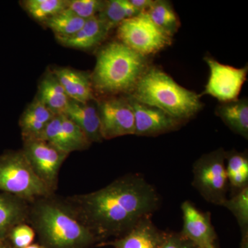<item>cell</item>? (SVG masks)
<instances>
[{
    "instance_id": "4dcf8cb0",
    "label": "cell",
    "mask_w": 248,
    "mask_h": 248,
    "mask_svg": "<svg viewBox=\"0 0 248 248\" xmlns=\"http://www.w3.org/2000/svg\"><path fill=\"white\" fill-rule=\"evenodd\" d=\"M129 1L140 13L146 12L153 2V0H129Z\"/></svg>"
},
{
    "instance_id": "ffe728a7",
    "label": "cell",
    "mask_w": 248,
    "mask_h": 248,
    "mask_svg": "<svg viewBox=\"0 0 248 248\" xmlns=\"http://www.w3.org/2000/svg\"><path fill=\"white\" fill-rule=\"evenodd\" d=\"M37 97L55 115L64 114L71 100L53 73L41 80Z\"/></svg>"
},
{
    "instance_id": "277c9868",
    "label": "cell",
    "mask_w": 248,
    "mask_h": 248,
    "mask_svg": "<svg viewBox=\"0 0 248 248\" xmlns=\"http://www.w3.org/2000/svg\"><path fill=\"white\" fill-rule=\"evenodd\" d=\"M148 67L146 57L120 41L110 42L97 54L91 75L93 89L102 94H130Z\"/></svg>"
},
{
    "instance_id": "ac0fdd59",
    "label": "cell",
    "mask_w": 248,
    "mask_h": 248,
    "mask_svg": "<svg viewBox=\"0 0 248 248\" xmlns=\"http://www.w3.org/2000/svg\"><path fill=\"white\" fill-rule=\"evenodd\" d=\"M64 115L82 130L91 143L103 141L99 111L95 105L90 102L81 104L71 100Z\"/></svg>"
},
{
    "instance_id": "9a60e30c",
    "label": "cell",
    "mask_w": 248,
    "mask_h": 248,
    "mask_svg": "<svg viewBox=\"0 0 248 248\" xmlns=\"http://www.w3.org/2000/svg\"><path fill=\"white\" fill-rule=\"evenodd\" d=\"M52 73L71 100L81 104L94 100V89L89 75L70 68H55Z\"/></svg>"
},
{
    "instance_id": "5b68a950",
    "label": "cell",
    "mask_w": 248,
    "mask_h": 248,
    "mask_svg": "<svg viewBox=\"0 0 248 248\" xmlns=\"http://www.w3.org/2000/svg\"><path fill=\"white\" fill-rule=\"evenodd\" d=\"M0 192L29 203L55 194L36 175L22 150L0 155Z\"/></svg>"
},
{
    "instance_id": "cb8c5ba5",
    "label": "cell",
    "mask_w": 248,
    "mask_h": 248,
    "mask_svg": "<svg viewBox=\"0 0 248 248\" xmlns=\"http://www.w3.org/2000/svg\"><path fill=\"white\" fill-rule=\"evenodd\" d=\"M145 13L156 27L172 37L180 26L179 18L169 1H153L151 7Z\"/></svg>"
},
{
    "instance_id": "8992f818",
    "label": "cell",
    "mask_w": 248,
    "mask_h": 248,
    "mask_svg": "<svg viewBox=\"0 0 248 248\" xmlns=\"http://www.w3.org/2000/svg\"><path fill=\"white\" fill-rule=\"evenodd\" d=\"M192 172V185L204 200L223 206L228 199L229 184L226 170V151L218 148L203 155L195 161Z\"/></svg>"
},
{
    "instance_id": "44dd1931",
    "label": "cell",
    "mask_w": 248,
    "mask_h": 248,
    "mask_svg": "<svg viewBox=\"0 0 248 248\" xmlns=\"http://www.w3.org/2000/svg\"><path fill=\"white\" fill-rule=\"evenodd\" d=\"M217 115L235 133L248 139V101L247 98L223 103L217 108Z\"/></svg>"
},
{
    "instance_id": "5bb4252c",
    "label": "cell",
    "mask_w": 248,
    "mask_h": 248,
    "mask_svg": "<svg viewBox=\"0 0 248 248\" xmlns=\"http://www.w3.org/2000/svg\"><path fill=\"white\" fill-rule=\"evenodd\" d=\"M165 233L155 226L151 217H148L141 219L125 234L109 243L100 245H109L114 248H160Z\"/></svg>"
},
{
    "instance_id": "1f68e13d",
    "label": "cell",
    "mask_w": 248,
    "mask_h": 248,
    "mask_svg": "<svg viewBox=\"0 0 248 248\" xmlns=\"http://www.w3.org/2000/svg\"><path fill=\"white\" fill-rule=\"evenodd\" d=\"M0 248H14L8 239H0Z\"/></svg>"
},
{
    "instance_id": "4fadbf2b",
    "label": "cell",
    "mask_w": 248,
    "mask_h": 248,
    "mask_svg": "<svg viewBox=\"0 0 248 248\" xmlns=\"http://www.w3.org/2000/svg\"><path fill=\"white\" fill-rule=\"evenodd\" d=\"M183 229L181 233L197 247L203 248L215 245L217 234L209 213H203L189 201L182 204Z\"/></svg>"
},
{
    "instance_id": "d4e9b609",
    "label": "cell",
    "mask_w": 248,
    "mask_h": 248,
    "mask_svg": "<svg viewBox=\"0 0 248 248\" xmlns=\"http://www.w3.org/2000/svg\"><path fill=\"white\" fill-rule=\"evenodd\" d=\"M86 19H82L66 9L46 22L55 35L57 40H63L75 35L84 25Z\"/></svg>"
},
{
    "instance_id": "6da1fadb",
    "label": "cell",
    "mask_w": 248,
    "mask_h": 248,
    "mask_svg": "<svg viewBox=\"0 0 248 248\" xmlns=\"http://www.w3.org/2000/svg\"><path fill=\"white\" fill-rule=\"evenodd\" d=\"M98 240L120 237L159 207L154 186L141 174H128L89 193L66 197Z\"/></svg>"
},
{
    "instance_id": "7402d4cb",
    "label": "cell",
    "mask_w": 248,
    "mask_h": 248,
    "mask_svg": "<svg viewBox=\"0 0 248 248\" xmlns=\"http://www.w3.org/2000/svg\"><path fill=\"white\" fill-rule=\"evenodd\" d=\"M226 170L228 184L239 191L248 186V157L245 153L226 152Z\"/></svg>"
},
{
    "instance_id": "4316f807",
    "label": "cell",
    "mask_w": 248,
    "mask_h": 248,
    "mask_svg": "<svg viewBox=\"0 0 248 248\" xmlns=\"http://www.w3.org/2000/svg\"><path fill=\"white\" fill-rule=\"evenodd\" d=\"M106 1L99 0H71L67 9L82 19H88L99 14L105 6Z\"/></svg>"
},
{
    "instance_id": "7a4b0ae2",
    "label": "cell",
    "mask_w": 248,
    "mask_h": 248,
    "mask_svg": "<svg viewBox=\"0 0 248 248\" xmlns=\"http://www.w3.org/2000/svg\"><path fill=\"white\" fill-rule=\"evenodd\" d=\"M27 223L44 248H90L98 243L71 203L55 194L29 203Z\"/></svg>"
},
{
    "instance_id": "8fae6325",
    "label": "cell",
    "mask_w": 248,
    "mask_h": 248,
    "mask_svg": "<svg viewBox=\"0 0 248 248\" xmlns=\"http://www.w3.org/2000/svg\"><path fill=\"white\" fill-rule=\"evenodd\" d=\"M39 139L68 155L87 150L92 144L82 130L64 114L55 115Z\"/></svg>"
},
{
    "instance_id": "603a6c76",
    "label": "cell",
    "mask_w": 248,
    "mask_h": 248,
    "mask_svg": "<svg viewBox=\"0 0 248 248\" xmlns=\"http://www.w3.org/2000/svg\"><path fill=\"white\" fill-rule=\"evenodd\" d=\"M223 207L232 213L240 227L241 248H248V186L227 199Z\"/></svg>"
},
{
    "instance_id": "484cf974",
    "label": "cell",
    "mask_w": 248,
    "mask_h": 248,
    "mask_svg": "<svg viewBox=\"0 0 248 248\" xmlns=\"http://www.w3.org/2000/svg\"><path fill=\"white\" fill-rule=\"evenodd\" d=\"M66 0H27L23 1L24 9L31 17L46 24L57 14L67 8Z\"/></svg>"
},
{
    "instance_id": "ba28073f",
    "label": "cell",
    "mask_w": 248,
    "mask_h": 248,
    "mask_svg": "<svg viewBox=\"0 0 248 248\" xmlns=\"http://www.w3.org/2000/svg\"><path fill=\"white\" fill-rule=\"evenodd\" d=\"M22 150L36 175L55 193L60 170L69 155L40 139L23 141Z\"/></svg>"
},
{
    "instance_id": "30bf717a",
    "label": "cell",
    "mask_w": 248,
    "mask_h": 248,
    "mask_svg": "<svg viewBox=\"0 0 248 248\" xmlns=\"http://www.w3.org/2000/svg\"><path fill=\"white\" fill-rule=\"evenodd\" d=\"M97 108L103 140L135 135V115L128 97L108 98Z\"/></svg>"
},
{
    "instance_id": "d6a6232c",
    "label": "cell",
    "mask_w": 248,
    "mask_h": 248,
    "mask_svg": "<svg viewBox=\"0 0 248 248\" xmlns=\"http://www.w3.org/2000/svg\"><path fill=\"white\" fill-rule=\"evenodd\" d=\"M25 248H44L41 246L40 244H39L38 243H36V244H33L32 243V244H31L30 246H28V247Z\"/></svg>"
},
{
    "instance_id": "e0dca14e",
    "label": "cell",
    "mask_w": 248,
    "mask_h": 248,
    "mask_svg": "<svg viewBox=\"0 0 248 248\" xmlns=\"http://www.w3.org/2000/svg\"><path fill=\"white\" fill-rule=\"evenodd\" d=\"M55 115L36 97L23 112L19 121L23 141L36 140Z\"/></svg>"
},
{
    "instance_id": "d6986e66",
    "label": "cell",
    "mask_w": 248,
    "mask_h": 248,
    "mask_svg": "<svg viewBox=\"0 0 248 248\" xmlns=\"http://www.w3.org/2000/svg\"><path fill=\"white\" fill-rule=\"evenodd\" d=\"M29 211V202L0 192V239H7L14 226L27 222Z\"/></svg>"
},
{
    "instance_id": "9c48e42d",
    "label": "cell",
    "mask_w": 248,
    "mask_h": 248,
    "mask_svg": "<svg viewBox=\"0 0 248 248\" xmlns=\"http://www.w3.org/2000/svg\"><path fill=\"white\" fill-rule=\"evenodd\" d=\"M210 68V76L203 94H208L222 103L238 99L246 82L248 66L238 68L222 64L215 59L204 58Z\"/></svg>"
},
{
    "instance_id": "83f0119b",
    "label": "cell",
    "mask_w": 248,
    "mask_h": 248,
    "mask_svg": "<svg viewBox=\"0 0 248 248\" xmlns=\"http://www.w3.org/2000/svg\"><path fill=\"white\" fill-rule=\"evenodd\" d=\"M97 16L107 23L110 29L120 25L121 23L127 19L123 0L106 1L104 9Z\"/></svg>"
},
{
    "instance_id": "52a82bcc",
    "label": "cell",
    "mask_w": 248,
    "mask_h": 248,
    "mask_svg": "<svg viewBox=\"0 0 248 248\" xmlns=\"http://www.w3.org/2000/svg\"><path fill=\"white\" fill-rule=\"evenodd\" d=\"M117 35L121 42L145 57L172 43V36L156 27L146 13L123 21L118 26Z\"/></svg>"
},
{
    "instance_id": "836d02e7",
    "label": "cell",
    "mask_w": 248,
    "mask_h": 248,
    "mask_svg": "<svg viewBox=\"0 0 248 248\" xmlns=\"http://www.w3.org/2000/svg\"><path fill=\"white\" fill-rule=\"evenodd\" d=\"M203 248H215V245H213V246H208V247Z\"/></svg>"
},
{
    "instance_id": "3957f363",
    "label": "cell",
    "mask_w": 248,
    "mask_h": 248,
    "mask_svg": "<svg viewBox=\"0 0 248 248\" xmlns=\"http://www.w3.org/2000/svg\"><path fill=\"white\" fill-rule=\"evenodd\" d=\"M129 96L157 108L181 122L190 119L203 108L200 95L178 84L156 66L148 67Z\"/></svg>"
},
{
    "instance_id": "7c38bea8",
    "label": "cell",
    "mask_w": 248,
    "mask_h": 248,
    "mask_svg": "<svg viewBox=\"0 0 248 248\" xmlns=\"http://www.w3.org/2000/svg\"><path fill=\"white\" fill-rule=\"evenodd\" d=\"M128 97L135 115L137 136H156L173 131L182 124L157 108L142 104L130 96Z\"/></svg>"
},
{
    "instance_id": "f1b7e54d",
    "label": "cell",
    "mask_w": 248,
    "mask_h": 248,
    "mask_svg": "<svg viewBox=\"0 0 248 248\" xmlns=\"http://www.w3.org/2000/svg\"><path fill=\"white\" fill-rule=\"evenodd\" d=\"M35 236L33 228L25 222L14 226L10 231L7 239L14 248H25L32 244Z\"/></svg>"
},
{
    "instance_id": "f546056e",
    "label": "cell",
    "mask_w": 248,
    "mask_h": 248,
    "mask_svg": "<svg viewBox=\"0 0 248 248\" xmlns=\"http://www.w3.org/2000/svg\"><path fill=\"white\" fill-rule=\"evenodd\" d=\"M160 248H200L182 233H165L164 241Z\"/></svg>"
},
{
    "instance_id": "2e32d148",
    "label": "cell",
    "mask_w": 248,
    "mask_h": 248,
    "mask_svg": "<svg viewBox=\"0 0 248 248\" xmlns=\"http://www.w3.org/2000/svg\"><path fill=\"white\" fill-rule=\"evenodd\" d=\"M111 29L99 16L86 19L84 25L75 35L58 40L63 46L78 50H91L105 40Z\"/></svg>"
}]
</instances>
